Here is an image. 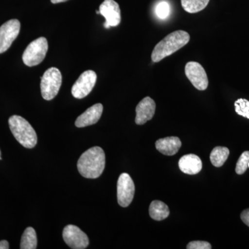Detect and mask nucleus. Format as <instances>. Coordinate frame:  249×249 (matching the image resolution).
Segmentation results:
<instances>
[{"label": "nucleus", "mask_w": 249, "mask_h": 249, "mask_svg": "<svg viewBox=\"0 0 249 249\" xmlns=\"http://www.w3.org/2000/svg\"><path fill=\"white\" fill-rule=\"evenodd\" d=\"M78 172L85 178H99L106 167V155L101 147L95 146L85 151L78 160Z\"/></svg>", "instance_id": "f257e3e1"}, {"label": "nucleus", "mask_w": 249, "mask_h": 249, "mask_svg": "<svg viewBox=\"0 0 249 249\" xmlns=\"http://www.w3.org/2000/svg\"><path fill=\"white\" fill-rule=\"evenodd\" d=\"M189 34L186 31H174L160 40L153 49L151 55L152 62H159L169 56L189 42Z\"/></svg>", "instance_id": "f03ea898"}, {"label": "nucleus", "mask_w": 249, "mask_h": 249, "mask_svg": "<svg viewBox=\"0 0 249 249\" xmlns=\"http://www.w3.org/2000/svg\"><path fill=\"white\" fill-rule=\"evenodd\" d=\"M9 124L15 138L23 147L33 148L36 146L37 134L26 119L22 116L14 115L9 118Z\"/></svg>", "instance_id": "7ed1b4c3"}, {"label": "nucleus", "mask_w": 249, "mask_h": 249, "mask_svg": "<svg viewBox=\"0 0 249 249\" xmlns=\"http://www.w3.org/2000/svg\"><path fill=\"white\" fill-rule=\"evenodd\" d=\"M62 85L61 72L55 67H51L41 77L40 89L42 98L51 101L57 96Z\"/></svg>", "instance_id": "20e7f679"}, {"label": "nucleus", "mask_w": 249, "mask_h": 249, "mask_svg": "<svg viewBox=\"0 0 249 249\" xmlns=\"http://www.w3.org/2000/svg\"><path fill=\"white\" fill-rule=\"evenodd\" d=\"M48 42L44 37L31 42L27 46L22 55V60L28 67H34L39 65L45 58L48 51Z\"/></svg>", "instance_id": "39448f33"}, {"label": "nucleus", "mask_w": 249, "mask_h": 249, "mask_svg": "<svg viewBox=\"0 0 249 249\" xmlns=\"http://www.w3.org/2000/svg\"><path fill=\"white\" fill-rule=\"evenodd\" d=\"M185 73L192 85L199 91H204L209 86V78L201 64L196 62H188L185 67Z\"/></svg>", "instance_id": "423d86ee"}, {"label": "nucleus", "mask_w": 249, "mask_h": 249, "mask_svg": "<svg viewBox=\"0 0 249 249\" xmlns=\"http://www.w3.org/2000/svg\"><path fill=\"white\" fill-rule=\"evenodd\" d=\"M135 186L133 180L127 173H122L117 182L118 203L122 207H127L134 196Z\"/></svg>", "instance_id": "0eeeda50"}, {"label": "nucleus", "mask_w": 249, "mask_h": 249, "mask_svg": "<svg viewBox=\"0 0 249 249\" xmlns=\"http://www.w3.org/2000/svg\"><path fill=\"white\" fill-rule=\"evenodd\" d=\"M97 75L92 70L83 72L71 88L73 97L81 99L91 92L96 84Z\"/></svg>", "instance_id": "6e6552de"}, {"label": "nucleus", "mask_w": 249, "mask_h": 249, "mask_svg": "<svg viewBox=\"0 0 249 249\" xmlns=\"http://www.w3.org/2000/svg\"><path fill=\"white\" fill-rule=\"evenodd\" d=\"M20 22L14 19L5 22L0 27V53H4L17 38L20 31Z\"/></svg>", "instance_id": "1a4fd4ad"}, {"label": "nucleus", "mask_w": 249, "mask_h": 249, "mask_svg": "<svg viewBox=\"0 0 249 249\" xmlns=\"http://www.w3.org/2000/svg\"><path fill=\"white\" fill-rule=\"evenodd\" d=\"M64 241L73 249H84L89 245L88 235L76 226L67 225L62 232Z\"/></svg>", "instance_id": "9d476101"}, {"label": "nucleus", "mask_w": 249, "mask_h": 249, "mask_svg": "<svg viewBox=\"0 0 249 249\" xmlns=\"http://www.w3.org/2000/svg\"><path fill=\"white\" fill-rule=\"evenodd\" d=\"M100 14L106 18L105 28L117 27L121 21V9L114 0H105L99 7Z\"/></svg>", "instance_id": "9b49d317"}, {"label": "nucleus", "mask_w": 249, "mask_h": 249, "mask_svg": "<svg viewBox=\"0 0 249 249\" xmlns=\"http://www.w3.org/2000/svg\"><path fill=\"white\" fill-rule=\"evenodd\" d=\"M156 103L152 98L145 97L140 101L136 108L135 123L137 124H143L151 120L155 114Z\"/></svg>", "instance_id": "f8f14e48"}, {"label": "nucleus", "mask_w": 249, "mask_h": 249, "mask_svg": "<svg viewBox=\"0 0 249 249\" xmlns=\"http://www.w3.org/2000/svg\"><path fill=\"white\" fill-rule=\"evenodd\" d=\"M103 111V105L97 103L91 106V107L88 108L84 113L78 116L75 122V124L77 127H85L96 124L101 119Z\"/></svg>", "instance_id": "ddd939ff"}, {"label": "nucleus", "mask_w": 249, "mask_h": 249, "mask_svg": "<svg viewBox=\"0 0 249 249\" xmlns=\"http://www.w3.org/2000/svg\"><path fill=\"white\" fill-rule=\"evenodd\" d=\"M179 169L187 175H196L202 169V161L198 156L191 154L183 156L178 161Z\"/></svg>", "instance_id": "4468645a"}, {"label": "nucleus", "mask_w": 249, "mask_h": 249, "mask_svg": "<svg viewBox=\"0 0 249 249\" xmlns=\"http://www.w3.org/2000/svg\"><path fill=\"white\" fill-rule=\"evenodd\" d=\"M181 147V142L178 137H169L160 139L156 142V148L163 155H175Z\"/></svg>", "instance_id": "2eb2a0df"}, {"label": "nucleus", "mask_w": 249, "mask_h": 249, "mask_svg": "<svg viewBox=\"0 0 249 249\" xmlns=\"http://www.w3.org/2000/svg\"><path fill=\"white\" fill-rule=\"evenodd\" d=\"M149 213L152 219L157 221H161L169 216L170 210L168 206L162 201L155 200L152 201L149 208Z\"/></svg>", "instance_id": "dca6fc26"}, {"label": "nucleus", "mask_w": 249, "mask_h": 249, "mask_svg": "<svg viewBox=\"0 0 249 249\" xmlns=\"http://www.w3.org/2000/svg\"><path fill=\"white\" fill-rule=\"evenodd\" d=\"M229 153L230 152L227 147H215L211 152L210 160L214 166L219 168L224 164L229 157Z\"/></svg>", "instance_id": "f3484780"}, {"label": "nucleus", "mask_w": 249, "mask_h": 249, "mask_svg": "<svg viewBox=\"0 0 249 249\" xmlns=\"http://www.w3.org/2000/svg\"><path fill=\"white\" fill-rule=\"evenodd\" d=\"M37 240L36 231L34 228L28 227L24 231L21 238V249H36L37 248Z\"/></svg>", "instance_id": "a211bd4d"}, {"label": "nucleus", "mask_w": 249, "mask_h": 249, "mask_svg": "<svg viewBox=\"0 0 249 249\" xmlns=\"http://www.w3.org/2000/svg\"><path fill=\"white\" fill-rule=\"evenodd\" d=\"M210 0H181L183 9L189 14H196L209 4Z\"/></svg>", "instance_id": "6ab92c4d"}, {"label": "nucleus", "mask_w": 249, "mask_h": 249, "mask_svg": "<svg viewBox=\"0 0 249 249\" xmlns=\"http://www.w3.org/2000/svg\"><path fill=\"white\" fill-rule=\"evenodd\" d=\"M235 109L238 115L249 119V101L240 98L235 102Z\"/></svg>", "instance_id": "aec40b11"}, {"label": "nucleus", "mask_w": 249, "mask_h": 249, "mask_svg": "<svg viewBox=\"0 0 249 249\" xmlns=\"http://www.w3.org/2000/svg\"><path fill=\"white\" fill-rule=\"evenodd\" d=\"M249 163V151L244 152L241 155L236 164L235 172L237 175H243L248 169Z\"/></svg>", "instance_id": "412c9836"}, {"label": "nucleus", "mask_w": 249, "mask_h": 249, "mask_svg": "<svg viewBox=\"0 0 249 249\" xmlns=\"http://www.w3.org/2000/svg\"><path fill=\"white\" fill-rule=\"evenodd\" d=\"M170 5L167 1H160L156 6L155 14L160 19H166L170 15Z\"/></svg>", "instance_id": "4be33fe9"}, {"label": "nucleus", "mask_w": 249, "mask_h": 249, "mask_svg": "<svg viewBox=\"0 0 249 249\" xmlns=\"http://www.w3.org/2000/svg\"><path fill=\"white\" fill-rule=\"evenodd\" d=\"M188 249H211V244L205 241H193L187 245Z\"/></svg>", "instance_id": "5701e85b"}, {"label": "nucleus", "mask_w": 249, "mask_h": 249, "mask_svg": "<svg viewBox=\"0 0 249 249\" xmlns=\"http://www.w3.org/2000/svg\"><path fill=\"white\" fill-rule=\"evenodd\" d=\"M241 219H242V222L249 227V209L242 211L241 213Z\"/></svg>", "instance_id": "b1692460"}, {"label": "nucleus", "mask_w": 249, "mask_h": 249, "mask_svg": "<svg viewBox=\"0 0 249 249\" xmlns=\"http://www.w3.org/2000/svg\"><path fill=\"white\" fill-rule=\"evenodd\" d=\"M9 244L6 240L0 241V249H9Z\"/></svg>", "instance_id": "393cba45"}, {"label": "nucleus", "mask_w": 249, "mask_h": 249, "mask_svg": "<svg viewBox=\"0 0 249 249\" xmlns=\"http://www.w3.org/2000/svg\"><path fill=\"white\" fill-rule=\"evenodd\" d=\"M67 1H68V0H51L53 4H58V3L65 2Z\"/></svg>", "instance_id": "a878e982"}, {"label": "nucleus", "mask_w": 249, "mask_h": 249, "mask_svg": "<svg viewBox=\"0 0 249 249\" xmlns=\"http://www.w3.org/2000/svg\"><path fill=\"white\" fill-rule=\"evenodd\" d=\"M1 160V150H0V160Z\"/></svg>", "instance_id": "bb28decb"}, {"label": "nucleus", "mask_w": 249, "mask_h": 249, "mask_svg": "<svg viewBox=\"0 0 249 249\" xmlns=\"http://www.w3.org/2000/svg\"><path fill=\"white\" fill-rule=\"evenodd\" d=\"M248 167H249V164H248Z\"/></svg>", "instance_id": "cd10ccee"}]
</instances>
